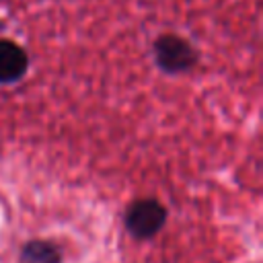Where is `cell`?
<instances>
[{
  "label": "cell",
  "instance_id": "1",
  "mask_svg": "<svg viewBox=\"0 0 263 263\" xmlns=\"http://www.w3.org/2000/svg\"><path fill=\"white\" fill-rule=\"evenodd\" d=\"M154 58H156V64L164 72L179 74V72L189 70L195 64L197 53L185 39L177 35H162L154 43Z\"/></svg>",
  "mask_w": 263,
  "mask_h": 263
},
{
  "label": "cell",
  "instance_id": "2",
  "mask_svg": "<svg viewBox=\"0 0 263 263\" xmlns=\"http://www.w3.org/2000/svg\"><path fill=\"white\" fill-rule=\"evenodd\" d=\"M164 218H166V212L158 201L140 199V201L129 205L127 216H125V224L134 236L148 238L160 230V226L164 224Z\"/></svg>",
  "mask_w": 263,
  "mask_h": 263
},
{
  "label": "cell",
  "instance_id": "3",
  "mask_svg": "<svg viewBox=\"0 0 263 263\" xmlns=\"http://www.w3.org/2000/svg\"><path fill=\"white\" fill-rule=\"evenodd\" d=\"M29 70V58L21 45L10 39H0V84L21 80Z\"/></svg>",
  "mask_w": 263,
  "mask_h": 263
},
{
  "label": "cell",
  "instance_id": "4",
  "mask_svg": "<svg viewBox=\"0 0 263 263\" xmlns=\"http://www.w3.org/2000/svg\"><path fill=\"white\" fill-rule=\"evenodd\" d=\"M23 263H60V253L45 240H33L23 251Z\"/></svg>",
  "mask_w": 263,
  "mask_h": 263
}]
</instances>
